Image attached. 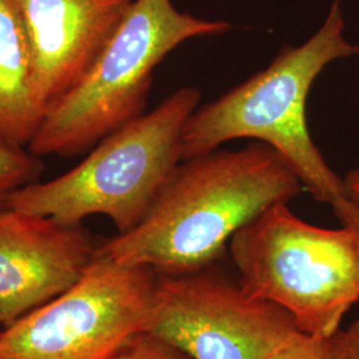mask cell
<instances>
[{
    "label": "cell",
    "instance_id": "1",
    "mask_svg": "<svg viewBox=\"0 0 359 359\" xmlns=\"http://www.w3.org/2000/svg\"><path fill=\"white\" fill-rule=\"evenodd\" d=\"M304 185L281 154L264 142L182 160L142 222L100 243L124 265L177 276L215 265L231 237Z\"/></svg>",
    "mask_w": 359,
    "mask_h": 359
},
{
    "label": "cell",
    "instance_id": "2",
    "mask_svg": "<svg viewBox=\"0 0 359 359\" xmlns=\"http://www.w3.org/2000/svg\"><path fill=\"white\" fill-rule=\"evenodd\" d=\"M345 28L342 0H334L323 25L304 44L285 48L268 68L197 108L181 135V160L234 139H256L283 156L317 201L334 209L347 200L344 179L327 165L306 123L316 79L330 63L359 55Z\"/></svg>",
    "mask_w": 359,
    "mask_h": 359
},
{
    "label": "cell",
    "instance_id": "3",
    "mask_svg": "<svg viewBox=\"0 0 359 359\" xmlns=\"http://www.w3.org/2000/svg\"><path fill=\"white\" fill-rule=\"evenodd\" d=\"M200 97L196 88L173 92L154 111L104 137L77 167L19 188L6 206L65 225L103 215L118 233L133 229L182 161L181 135Z\"/></svg>",
    "mask_w": 359,
    "mask_h": 359
},
{
    "label": "cell",
    "instance_id": "4",
    "mask_svg": "<svg viewBox=\"0 0 359 359\" xmlns=\"http://www.w3.org/2000/svg\"><path fill=\"white\" fill-rule=\"evenodd\" d=\"M231 25L179 11L172 0H133L87 74L44 115L29 152H83L144 114L154 68L193 38L225 34Z\"/></svg>",
    "mask_w": 359,
    "mask_h": 359
},
{
    "label": "cell",
    "instance_id": "5",
    "mask_svg": "<svg viewBox=\"0 0 359 359\" xmlns=\"http://www.w3.org/2000/svg\"><path fill=\"white\" fill-rule=\"evenodd\" d=\"M228 248L245 292L289 311L302 333L332 335L358 302L359 240L350 226L320 228L277 203Z\"/></svg>",
    "mask_w": 359,
    "mask_h": 359
},
{
    "label": "cell",
    "instance_id": "6",
    "mask_svg": "<svg viewBox=\"0 0 359 359\" xmlns=\"http://www.w3.org/2000/svg\"><path fill=\"white\" fill-rule=\"evenodd\" d=\"M158 273L99 249L81 277L0 330V359H107L145 332Z\"/></svg>",
    "mask_w": 359,
    "mask_h": 359
},
{
    "label": "cell",
    "instance_id": "7",
    "mask_svg": "<svg viewBox=\"0 0 359 359\" xmlns=\"http://www.w3.org/2000/svg\"><path fill=\"white\" fill-rule=\"evenodd\" d=\"M297 332L289 311L248 294L215 265L158 274L145 329L193 359H265Z\"/></svg>",
    "mask_w": 359,
    "mask_h": 359
},
{
    "label": "cell",
    "instance_id": "8",
    "mask_svg": "<svg viewBox=\"0 0 359 359\" xmlns=\"http://www.w3.org/2000/svg\"><path fill=\"white\" fill-rule=\"evenodd\" d=\"M99 245L81 225L0 208L1 327L76 283Z\"/></svg>",
    "mask_w": 359,
    "mask_h": 359
},
{
    "label": "cell",
    "instance_id": "9",
    "mask_svg": "<svg viewBox=\"0 0 359 359\" xmlns=\"http://www.w3.org/2000/svg\"><path fill=\"white\" fill-rule=\"evenodd\" d=\"M29 43L43 117L87 74L133 0H13Z\"/></svg>",
    "mask_w": 359,
    "mask_h": 359
},
{
    "label": "cell",
    "instance_id": "10",
    "mask_svg": "<svg viewBox=\"0 0 359 359\" xmlns=\"http://www.w3.org/2000/svg\"><path fill=\"white\" fill-rule=\"evenodd\" d=\"M43 120L26 29L13 0H0V142L29 144Z\"/></svg>",
    "mask_w": 359,
    "mask_h": 359
},
{
    "label": "cell",
    "instance_id": "11",
    "mask_svg": "<svg viewBox=\"0 0 359 359\" xmlns=\"http://www.w3.org/2000/svg\"><path fill=\"white\" fill-rule=\"evenodd\" d=\"M39 170L38 156L23 152L20 147L0 142V208L7 205L10 196L28 185Z\"/></svg>",
    "mask_w": 359,
    "mask_h": 359
},
{
    "label": "cell",
    "instance_id": "12",
    "mask_svg": "<svg viewBox=\"0 0 359 359\" xmlns=\"http://www.w3.org/2000/svg\"><path fill=\"white\" fill-rule=\"evenodd\" d=\"M107 359H193L167 341L152 334H136Z\"/></svg>",
    "mask_w": 359,
    "mask_h": 359
},
{
    "label": "cell",
    "instance_id": "13",
    "mask_svg": "<svg viewBox=\"0 0 359 359\" xmlns=\"http://www.w3.org/2000/svg\"><path fill=\"white\" fill-rule=\"evenodd\" d=\"M325 338L297 332L265 359H322Z\"/></svg>",
    "mask_w": 359,
    "mask_h": 359
},
{
    "label": "cell",
    "instance_id": "14",
    "mask_svg": "<svg viewBox=\"0 0 359 359\" xmlns=\"http://www.w3.org/2000/svg\"><path fill=\"white\" fill-rule=\"evenodd\" d=\"M322 359H359V320L325 338Z\"/></svg>",
    "mask_w": 359,
    "mask_h": 359
},
{
    "label": "cell",
    "instance_id": "15",
    "mask_svg": "<svg viewBox=\"0 0 359 359\" xmlns=\"http://www.w3.org/2000/svg\"><path fill=\"white\" fill-rule=\"evenodd\" d=\"M337 217L341 219L342 225L350 226L357 233L359 240V204L353 201L350 197L333 209Z\"/></svg>",
    "mask_w": 359,
    "mask_h": 359
},
{
    "label": "cell",
    "instance_id": "16",
    "mask_svg": "<svg viewBox=\"0 0 359 359\" xmlns=\"http://www.w3.org/2000/svg\"><path fill=\"white\" fill-rule=\"evenodd\" d=\"M344 184H345L347 196L353 201L359 204V169L350 170L346 177L344 179Z\"/></svg>",
    "mask_w": 359,
    "mask_h": 359
},
{
    "label": "cell",
    "instance_id": "17",
    "mask_svg": "<svg viewBox=\"0 0 359 359\" xmlns=\"http://www.w3.org/2000/svg\"><path fill=\"white\" fill-rule=\"evenodd\" d=\"M0 330H1V325H0Z\"/></svg>",
    "mask_w": 359,
    "mask_h": 359
}]
</instances>
